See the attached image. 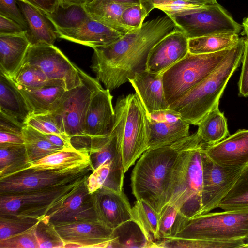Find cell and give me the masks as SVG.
Segmentation results:
<instances>
[{
  "label": "cell",
  "mask_w": 248,
  "mask_h": 248,
  "mask_svg": "<svg viewBox=\"0 0 248 248\" xmlns=\"http://www.w3.org/2000/svg\"><path fill=\"white\" fill-rule=\"evenodd\" d=\"M176 28L168 16H159L109 46L93 48L91 68L96 78L110 91L129 82L137 73L146 69L153 46Z\"/></svg>",
  "instance_id": "obj_1"
},
{
  "label": "cell",
  "mask_w": 248,
  "mask_h": 248,
  "mask_svg": "<svg viewBox=\"0 0 248 248\" xmlns=\"http://www.w3.org/2000/svg\"><path fill=\"white\" fill-rule=\"evenodd\" d=\"M193 134L165 146L149 149L139 158L131 175L132 192L143 200L158 214L170 202L175 170L182 151Z\"/></svg>",
  "instance_id": "obj_2"
},
{
  "label": "cell",
  "mask_w": 248,
  "mask_h": 248,
  "mask_svg": "<svg viewBox=\"0 0 248 248\" xmlns=\"http://www.w3.org/2000/svg\"><path fill=\"white\" fill-rule=\"evenodd\" d=\"M245 39L232 47L220 65L206 78L190 89L169 108L178 112L190 124L198 125L216 106L226 86L242 62Z\"/></svg>",
  "instance_id": "obj_3"
},
{
  "label": "cell",
  "mask_w": 248,
  "mask_h": 248,
  "mask_svg": "<svg viewBox=\"0 0 248 248\" xmlns=\"http://www.w3.org/2000/svg\"><path fill=\"white\" fill-rule=\"evenodd\" d=\"M112 130L117 135L125 174L148 149V115L135 93L118 98Z\"/></svg>",
  "instance_id": "obj_4"
},
{
  "label": "cell",
  "mask_w": 248,
  "mask_h": 248,
  "mask_svg": "<svg viewBox=\"0 0 248 248\" xmlns=\"http://www.w3.org/2000/svg\"><path fill=\"white\" fill-rule=\"evenodd\" d=\"M192 134L191 141L182 151L177 161L169 203L188 218L200 215L202 207V152L204 146L197 133Z\"/></svg>",
  "instance_id": "obj_5"
},
{
  "label": "cell",
  "mask_w": 248,
  "mask_h": 248,
  "mask_svg": "<svg viewBox=\"0 0 248 248\" xmlns=\"http://www.w3.org/2000/svg\"><path fill=\"white\" fill-rule=\"evenodd\" d=\"M248 237V211H224L191 218L178 213L170 238L231 241Z\"/></svg>",
  "instance_id": "obj_6"
},
{
  "label": "cell",
  "mask_w": 248,
  "mask_h": 248,
  "mask_svg": "<svg viewBox=\"0 0 248 248\" xmlns=\"http://www.w3.org/2000/svg\"><path fill=\"white\" fill-rule=\"evenodd\" d=\"M89 176L60 186L0 194V214L41 219L58 209Z\"/></svg>",
  "instance_id": "obj_7"
},
{
  "label": "cell",
  "mask_w": 248,
  "mask_h": 248,
  "mask_svg": "<svg viewBox=\"0 0 248 248\" xmlns=\"http://www.w3.org/2000/svg\"><path fill=\"white\" fill-rule=\"evenodd\" d=\"M231 48L210 54H194L188 52L184 58L163 72V87L169 106L213 72Z\"/></svg>",
  "instance_id": "obj_8"
},
{
  "label": "cell",
  "mask_w": 248,
  "mask_h": 248,
  "mask_svg": "<svg viewBox=\"0 0 248 248\" xmlns=\"http://www.w3.org/2000/svg\"><path fill=\"white\" fill-rule=\"evenodd\" d=\"M165 13L188 39L218 33L238 34L243 29L217 2L195 4Z\"/></svg>",
  "instance_id": "obj_9"
},
{
  "label": "cell",
  "mask_w": 248,
  "mask_h": 248,
  "mask_svg": "<svg viewBox=\"0 0 248 248\" xmlns=\"http://www.w3.org/2000/svg\"><path fill=\"white\" fill-rule=\"evenodd\" d=\"M81 83L66 90L62 97L55 114L62 133L71 139L84 135L87 111L95 94L103 89L100 82L80 69Z\"/></svg>",
  "instance_id": "obj_10"
},
{
  "label": "cell",
  "mask_w": 248,
  "mask_h": 248,
  "mask_svg": "<svg viewBox=\"0 0 248 248\" xmlns=\"http://www.w3.org/2000/svg\"><path fill=\"white\" fill-rule=\"evenodd\" d=\"M93 171L90 162L57 169H26L0 179V194L65 185L89 175Z\"/></svg>",
  "instance_id": "obj_11"
},
{
  "label": "cell",
  "mask_w": 248,
  "mask_h": 248,
  "mask_svg": "<svg viewBox=\"0 0 248 248\" xmlns=\"http://www.w3.org/2000/svg\"><path fill=\"white\" fill-rule=\"evenodd\" d=\"M23 64L40 68L49 80L63 81L66 90L78 86L82 82L80 69L54 45L30 46Z\"/></svg>",
  "instance_id": "obj_12"
},
{
  "label": "cell",
  "mask_w": 248,
  "mask_h": 248,
  "mask_svg": "<svg viewBox=\"0 0 248 248\" xmlns=\"http://www.w3.org/2000/svg\"><path fill=\"white\" fill-rule=\"evenodd\" d=\"M202 189L201 214L218 207V204L231 190L243 168L219 165L206 154L204 147L202 152Z\"/></svg>",
  "instance_id": "obj_13"
},
{
  "label": "cell",
  "mask_w": 248,
  "mask_h": 248,
  "mask_svg": "<svg viewBox=\"0 0 248 248\" xmlns=\"http://www.w3.org/2000/svg\"><path fill=\"white\" fill-rule=\"evenodd\" d=\"M63 248H108L114 238V230L98 220L60 224L54 226Z\"/></svg>",
  "instance_id": "obj_14"
},
{
  "label": "cell",
  "mask_w": 248,
  "mask_h": 248,
  "mask_svg": "<svg viewBox=\"0 0 248 248\" xmlns=\"http://www.w3.org/2000/svg\"><path fill=\"white\" fill-rule=\"evenodd\" d=\"M87 149L93 170L107 161L112 162L113 169L104 185L118 191H123L124 173L115 132L112 129L106 136L89 137Z\"/></svg>",
  "instance_id": "obj_15"
},
{
  "label": "cell",
  "mask_w": 248,
  "mask_h": 248,
  "mask_svg": "<svg viewBox=\"0 0 248 248\" xmlns=\"http://www.w3.org/2000/svg\"><path fill=\"white\" fill-rule=\"evenodd\" d=\"M91 196L97 220L106 226L114 230L132 220V207L123 191L103 186Z\"/></svg>",
  "instance_id": "obj_16"
},
{
  "label": "cell",
  "mask_w": 248,
  "mask_h": 248,
  "mask_svg": "<svg viewBox=\"0 0 248 248\" xmlns=\"http://www.w3.org/2000/svg\"><path fill=\"white\" fill-rule=\"evenodd\" d=\"M148 115V149L171 144L189 135V125L177 111L170 108Z\"/></svg>",
  "instance_id": "obj_17"
},
{
  "label": "cell",
  "mask_w": 248,
  "mask_h": 248,
  "mask_svg": "<svg viewBox=\"0 0 248 248\" xmlns=\"http://www.w3.org/2000/svg\"><path fill=\"white\" fill-rule=\"evenodd\" d=\"M188 43V39L176 28L152 48L148 56L146 70L153 73H162L187 55Z\"/></svg>",
  "instance_id": "obj_18"
},
{
  "label": "cell",
  "mask_w": 248,
  "mask_h": 248,
  "mask_svg": "<svg viewBox=\"0 0 248 248\" xmlns=\"http://www.w3.org/2000/svg\"><path fill=\"white\" fill-rule=\"evenodd\" d=\"M86 180L58 209L42 218L54 226L97 220L92 205L91 194L87 187Z\"/></svg>",
  "instance_id": "obj_19"
},
{
  "label": "cell",
  "mask_w": 248,
  "mask_h": 248,
  "mask_svg": "<svg viewBox=\"0 0 248 248\" xmlns=\"http://www.w3.org/2000/svg\"><path fill=\"white\" fill-rule=\"evenodd\" d=\"M216 163L231 167L248 164V129L239 130L220 142L204 148Z\"/></svg>",
  "instance_id": "obj_20"
},
{
  "label": "cell",
  "mask_w": 248,
  "mask_h": 248,
  "mask_svg": "<svg viewBox=\"0 0 248 248\" xmlns=\"http://www.w3.org/2000/svg\"><path fill=\"white\" fill-rule=\"evenodd\" d=\"M112 98L110 90L103 88L93 96L85 122V136H103L110 133L115 121Z\"/></svg>",
  "instance_id": "obj_21"
},
{
  "label": "cell",
  "mask_w": 248,
  "mask_h": 248,
  "mask_svg": "<svg viewBox=\"0 0 248 248\" xmlns=\"http://www.w3.org/2000/svg\"><path fill=\"white\" fill-rule=\"evenodd\" d=\"M131 83L148 114L169 108L163 87L162 74L144 70L137 73Z\"/></svg>",
  "instance_id": "obj_22"
},
{
  "label": "cell",
  "mask_w": 248,
  "mask_h": 248,
  "mask_svg": "<svg viewBox=\"0 0 248 248\" xmlns=\"http://www.w3.org/2000/svg\"><path fill=\"white\" fill-rule=\"evenodd\" d=\"M58 33L59 38L93 48L109 46L123 35L91 17L77 29Z\"/></svg>",
  "instance_id": "obj_23"
},
{
  "label": "cell",
  "mask_w": 248,
  "mask_h": 248,
  "mask_svg": "<svg viewBox=\"0 0 248 248\" xmlns=\"http://www.w3.org/2000/svg\"><path fill=\"white\" fill-rule=\"evenodd\" d=\"M27 24L26 36L30 46L54 45L59 37L57 30L46 14L24 1L17 0Z\"/></svg>",
  "instance_id": "obj_24"
},
{
  "label": "cell",
  "mask_w": 248,
  "mask_h": 248,
  "mask_svg": "<svg viewBox=\"0 0 248 248\" xmlns=\"http://www.w3.org/2000/svg\"><path fill=\"white\" fill-rule=\"evenodd\" d=\"M0 112L26 125L33 111L11 78L0 71Z\"/></svg>",
  "instance_id": "obj_25"
},
{
  "label": "cell",
  "mask_w": 248,
  "mask_h": 248,
  "mask_svg": "<svg viewBox=\"0 0 248 248\" xmlns=\"http://www.w3.org/2000/svg\"><path fill=\"white\" fill-rule=\"evenodd\" d=\"M30 46L25 32L0 34V71L13 79L22 65Z\"/></svg>",
  "instance_id": "obj_26"
},
{
  "label": "cell",
  "mask_w": 248,
  "mask_h": 248,
  "mask_svg": "<svg viewBox=\"0 0 248 248\" xmlns=\"http://www.w3.org/2000/svg\"><path fill=\"white\" fill-rule=\"evenodd\" d=\"M17 86L30 105L33 115L54 112L66 91L64 82L59 80H50L49 84L36 89Z\"/></svg>",
  "instance_id": "obj_27"
},
{
  "label": "cell",
  "mask_w": 248,
  "mask_h": 248,
  "mask_svg": "<svg viewBox=\"0 0 248 248\" xmlns=\"http://www.w3.org/2000/svg\"><path fill=\"white\" fill-rule=\"evenodd\" d=\"M130 6L110 0H93L83 6L91 18L124 35L131 31L124 24L122 14Z\"/></svg>",
  "instance_id": "obj_28"
},
{
  "label": "cell",
  "mask_w": 248,
  "mask_h": 248,
  "mask_svg": "<svg viewBox=\"0 0 248 248\" xmlns=\"http://www.w3.org/2000/svg\"><path fill=\"white\" fill-rule=\"evenodd\" d=\"M196 132L204 148L214 145L229 135L227 120L216 106L200 121Z\"/></svg>",
  "instance_id": "obj_29"
},
{
  "label": "cell",
  "mask_w": 248,
  "mask_h": 248,
  "mask_svg": "<svg viewBox=\"0 0 248 248\" xmlns=\"http://www.w3.org/2000/svg\"><path fill=\"white\" fill-rule=\"evenodd\" d=\"M90 162L87 149L64 148L33 162L26 169H57Z\"/></svg>",
  "instance_id": "obj_30"
},
{
  "label": "cell",
  "mask_w": 248,
  "mask_h": 248,
  "mask_svg": "<svg viewBox=\"0 0 248 248\" xmlns=\"http://www.w3.org/2000/svg\"><path fill=\"white\" fill-rule=\"evenodd\" d=\"M46 14L58 32L77 29L90 18L83 6L66 4L60 1L52 12Z\"/></svg>",
  "instance_id": "obj_31"
},
{
  "label": "cell",
  "mask_w": 248,
  "mask_h": 248,
  "mask_svg": "<svg viewBox=\"0 0 248 248\" xmlns=\"http://www.w3.org/2000/svg\"><path fill=\"white\" fill-rule=\"evenodd\" d=\"M158 214L143 200H136L132 207V220L135 222L144 234L149 248H152L155 242L160 240L159 234Z\"/></svg>",
  "instance_id": "obj_32"
},
{
  "label": "cell",
  "mask_w": 248,
  "mask_h": 248,
  "mask_svg": "<svg viewBox=\"0 0 248 248\" xmlns=\"http://www.w3.org/2000/svg\"><path fill=\"white\" fill-rule=\"evenodd\" d=\"M240 38L236 33L211 34L188 39V52L194 54L219 52L236 45Z\"/></svg>",
  "instance_id": "obj_33"
},
{
  "label": "cell",
  "mask_w": 248,
  "mask_h": 248,
  "mask_svg": "<svg viewBox=\"0 0 248 248\" xmlns=\"http://www.w3.org/2000/svg\"><path fill=\"white\" fill-rule=\"evenodd\" d=\"M30 165L24 144H0V179L24 170Z\"/></svg>",
  "instance_id": "obj_34"
},
{
  "label": "cell",
  "mask_w": 248,
  "mask_h": 248,
  "mask_svg": "<svg viewBox=\"0 0 248 248\" xmlns=\"http://www.w3.org/2000/svg\"><path fill=\"white\" fill-rule=\"evenodd\" d=\"M23 135L28 160L31 165L46 156L62 149L53 145L44 134L29 125L24 127Z\"/></svg>",
  "instance_id": "obj_35"
},
{
  "label": "cell",
  "mask_w": 248,
  "mask_h": 248,
  "mask_svg": "<svg viewBox=\"0 0 248 248\" xmlns=\"http://www.w3.org/2000/svg\"><path fill=\"white\" fill-rule=\"evenodd\" d=\"M218 207L227 211H248V164Z\"/></svg>",
  "instance_id": "obj_36"
},
{
  "label": "cell",
  "mask_w": 248,
  "mask_h": 248,
  "mask_svg": "<svg viewBox=\"0 0 248 248\" xmlns=\"http://www.w3.org/2000/svg\"><path fill=\"white\" fill-rule=\"evenodd\" d=\"M108 248H149V244L138 224L133 220L114 230V238Z\"/></svg>",
  "instance_id": "obj_37"
},
{
  "label": "cell",
  "mask_w": 248,
  "mask_h": 248,
  "mask_svg": "<svg viewBox=\"0 0 248 248\" xmlns=\"http://www.w3.org/2000/svg\"><path fill=\"white\" fill-rule=\"evenodd\" d=\"M156 248H243L244 240L219 241L179 238L162 239L155 242Z\"/></svg>",
  "instance_id": "obj_38"
},
{
  "label": "cell",
  "mask_w": 248,
  "mask_h": 248,
  "mask_svg": "<svg viewBox=\"0 0 248 248\" xmlns=\"http://www.w3.org/2000/svg\"><path fill=\"white\" fill-rule=\"evenodd\" d=\"M39 220L34 217L0 214V241L29 229Z\"/></svg>",
  "instance_id": "obj_39"
},
{
  "label": "cell",
  "mask_w": 248,
  "mask_h": 248,
  "mask_svg": "<svg viewBox=\"0 0 248 248\" xmlns=\"http://www.w3.org/2000/svg\"><path fill=\"white\" fill-rule=\"evenodd\" d=\"M13 79L17 85L31 89L44 87L50 82L41 69L27 64H22Z\"/></svg>",
  "instance_id": "obj_40"
},
{
  "label": "cell",
  "mask_w": 248,
  "mask_h": 248,
  "mask_svg": "<svg viewBox=\"0 0 248 248\" xmlns=\"http://www.w3.org/2000/svg\"><path fill=\"white\" fill-rule=\"evenodd\" d=\"M39 220L29 229L0 241V248H39L37 234Z\"/></svg>",
  "instance_id": "obj_41"
},
{
  "label": "cell",
  "mask_w": 248,
  "mask_h": 248,
  "mask_svg": "<svg viewBox=\"0 0 248 248\" xmlns=\"http://www.w3.org/2000/svg\"><path fill=\"white\" fill-rule=\"evenodd\" d=\"M26 124L45 134H63L53 112L33 114L29 118Z\"/></svg>",
  "instance_id": "obj_42"
},
{
  "label": "cell",
  "mask_w": 248,
  "mask_h": 248,
  "mask_svg": "<svg viewBox=\"0 0 248 248\" xmlns=\"http://www.w3.org/2000/svg\"><path fill=\"white\" fill-rule=\"evenodd\" d=\"M37 234L39 248H63L64 243L56 233L53 225L43 218L39 220Z\"/></svg>",
  "instance_id": "obj_43"
},
{
  "label": "cell",
  "mask_w": 248,
  "mask_h": 248,
  "mask_svg": "<svg viewBox=\"0 0 248 248\" xmlns=\"http://www.w3.org/2000/svg\"><path fill=\"white\" fill-rule=\"evenodd\" d=\"M178 212L174 205L168 203L159 213V234L161 240L171 236Z\"/></svg>",
  "instance_id": "obj_44"
},
{
  "label": "cell",
  "mask_w": 248,
  "mask_h": 248,
  "mask_svg": "<svg viewBox=\"0 0 248 248\" xmlns=\"http://www.w3.org/2000/svg\"><path fill=\"white\" fill-rule=\"evenodd\" d=\"M148 14L141 4L130 6L126 8L122 14L124 26L130 31L140 28Z\"/></svg>",
  "instance_id": "obj_45"
},
{
  "label": "cell",
  "mask_w": 248,
  "mask_h": 248,
  "mask_svg": "<svg viewBox=\"0 0 248 248\" xmlns=\"http://www.w3.org/2000/svg\"><path fill=\"white\" fill-rule=\"evenodd\" d=\"M112 169V162L107 161L93 171L86 180L87 187L90 194L105 185Z\"/></svg>",
  "instance_id": "obj_46"
},
{
  "label": "cell",
  "mask_w": 248,
  "mask_h": 248,
  "mask_svg": "<svg viewBox=\"0 0 248 248\" xmlns=\"http://www.w3.org/2000/svg\"><path fill=\"white\" fill-rule=\"evenodd\" d=\"M0 16L15 21L27 30V24L17 0H0Z\"/></svg>",
  "instance_id": "obj_47"
},
{
  "label": "cell",
  "mask_w": 248,
  "mask_h": 248,
  "mask_svg": "<svg viewBox=\"0 0 248 248\" xmlns=\"http://www.w3.org/2000/svg\"><path fill=\"white\" fill-rule=\"evenodd\" d=\"M242 62V70L238 82L239 95L242 97H247L248 96V42L246 39Z\"/></svg>",
  "instance_id": "obj_48"
},
{
  "label": "cell",
  "mask_w": 248,
  "mask_h": 248,
  "mask_svg": "<svg viewBox=\"0 0 248 248\" xmlns=\"http://www.w3.org/2000/svg\"><path fill=\"white\" fill-rule=\"evenodd\" d=\"M25 126L14 118L0 112V131L23 136V129Z\"/></svg>",
  "instance_id": "obj_49"
},
{
  "label": "cell",
  "mask_w": 248,
  "mask_h": 248,
  "mask_svg": "<svg viewBox=\"0 0 248 248\" xmlns=\"http://www.w3.org/2000/svg\"><path fill=\"white\" fill-rule=\"evenodd\" d=\"M25 31V30L18 23L0 16V34H17Z\"/></svg>",
  "instance_id": "obj_50"
},
{
  "label": "cell",
  "mask_w": 248,
  "mask_h": 248,
  "mask_svg": "<svg viewBox=\"0 0 248 248\" xmlns=\"http://www.w3.org/2000/svg\"><path fill=\"white\" fill-rule=\"evenodd\" d=\"M44 135L50 143L61 149L74 147L71 142V138L65 134H44Z\"/></svg>",
  "instance_id": "obj_51"
},
{
  "label": "cell",
  "mask_w": 248,
  "mask_h": 248,
  "mask_svg": "<svg viewBox=\"0 0 248 248\" xmlns=\"http://www.w3.org/2000/svg\"><path fill=\"white\" fill-rule=\"evenodd\" d=\"M28 3L39 9L45 13L52 12L58 3V0H17Z\"/></svg>",
  "instance_id": "obj_52"
},
{
  "label": "cell",
  "mask_w": 248,
  "mask_h": 248,
  "mask_svg": "<svg viewBox=\"0 0 248 248\" xmlns=\"http://www.w3.org/2000/svg\"><path fill=\"white\" fill-rule=\"evenodd\" d=\"M0 144H24L23 136L10 132L0 131Z\"/></svg>",
  "instance_id": "obj_53"
},
{
  "label": "cell",
  "mask_w": 248,
  "mask_h": 248,
  "mask_svg": "<svg viewBox=\"0 0 248 248\" xmlns=\"http://www.w3.org/2000/svg\"><path fill=\"white\" fill-rule=\"evenodd\" d=\"M159 0H141V4L149 14L154 9V4ZM199 3L201 4H210L217 2V0H181Z\"/></svg>",
  "instance_id": "obj_54"
},
{
  "label": "cell",
  "mask_w": 248,
  "mask_h": 248,
  "mask_svg": "<svg viewBox=\"0 0 248 248\" xmlns=\"http://www.w3.org/2000/svg\"><path fill=\"white\" fill-rule=\"evenodd\" d=\"M93 0H58V1L66 4H76L84 6Z\"/></svg>",
  "instance_id": "obj_55"
},
{
  "label": "cell",
  "mask_w": 248,
  "mask_h": 248,
  "mask_svg": "<svg viewBox=\"0 0 248 248\" xmlns=\"http://www.w3.org/2000/svg\"><path fill=\"white\" fill-rule=\"evenodd\" d=\"M116 2L125 4L130 5H134L141 4V0H110Z\"/></svg>",
  "instance_id": "obj_56"
},
{
  "label": "cell",
  "mask_w": 248,
  "mask_h": 248,
  "mask_svg": "<svg viewBox=\"0 0 248 248\" xmlns=\"http://www.w3.org/2000/svg\"><path fill=\"white\" fill-rule=\"evenodd\" d=\"M243 31L242 34L246 35L247 39H246L248 42V27L242 26Z\"/></svg>",
  "instance_id": "obj_57"
},
{
  "label": "cell",
  "mask_w": 248,
  "mask_h": 248,
  "mask_svg": "<svg viewBox=\"0 0 248 248\" xmlns=\"http://www.w3.org/2000/svg\"><path fill=\"white\" fill-rule=\"evenodd\" d=\"M242 26L248 27V16L244 19L242 23Z\"/></svg>",
  "instance_id": "obj_58"
},
{
  "label": "cell",
  "mask_w": 248,
  "mask_h": 248,
  "mask_svg": "<svg viewBox=\"0 0 248 248\" xmlns=\"http://www.w3.org/2000/svg\"><path fill=\"white\" fill-rule=\"evenodd\" d=\"M243 248H248V237L244 240V245Z\"/></svg>",
  "instance_id": "obj_59"
}]
</instances>
